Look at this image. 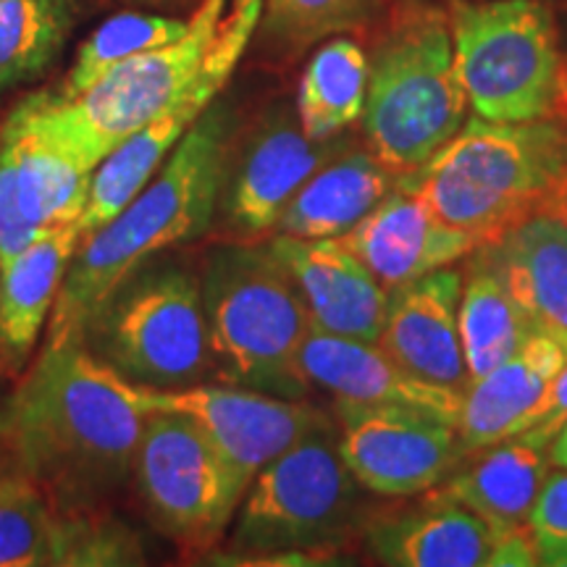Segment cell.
Here are the masks:
<instances>
[{"label":"cell","mask_w":567,"mask_h":567,"mask_svg":"<svg viewBox=\"0 0 567 567\" xmlns=\"http://www.w3.org/2000/svg\"><path fill=\"white\" fill-rule=\"evenodd\" d=\"M145 413L80 342L42 347L0 405V452L55 513L109 505L132 484Z\"/></svg>","instance_id":"cell-1"},{"label":"cell","mask_w":567,"mask_h":567,"mask_svg":"<svg viewBox=\"0 0 567 567\" xmlns=\"http://www.w3.org/2000/svg\"><path fill=\"white\" fill-rule=\"evenodd\" d=\"M234 130L231 109L216 97L153 179L116 216L80 239L48 321L45 347L76 342L95 302L142 260L213 229Z\"/></svg>","instance_id":"cell-2"},{"label":"cell","mask_w":567,"mask_h":567,"mask_svg":"<svg viewBox=\"0 0 567 567\" xmlns=\"http://www.w3.org/2000/svg\"><path fill=\"white\" fill-rule=\"evenodd\" d=\"M567 172V116L538 122L467 118L400 184L446 224L494 243L544 208Z\"/></svg>","instance_id":"cell-3"},{"label":"cell","mask_w":567,"mask_h":567,"mask_svg":"<svg viewBox=\"0 0 567 567\" xmlns=\"http://www.w3.org/2000/svg\"><path fill=\"white\" fill-rule=\"evenodd\" d=\"M213 379L284 400H308L300 371L310 323L292 276L268 243H224L200 268Z\"/></svg>","instance_id":"cell-4"},{"label":"cell","mask_w":567,"mask_h":567,"mask_svg":"<svg viewBox=\"0 0 567 567\" xmlns=\"http://www.w3.org/2000/svg\"><path fill=\"white\" fill-rule=\"evenodd\" d=\"M363 142L394 174L423 166L467 122L450 11L402 0L368 55Z\"/></svg>","instance_id":"cell-5"},{"label":"cell","mask_w":567,"mask_h":567,"mask_svg":"<svg viewBox=\"0 0 567 567\" xmlns=\"http://www.w3.org/2000/svg\"><path fill=\"white\" fill-rule=\"evenodd\" d=\"M76 342L132 386L172 392L208 384L200 271L179 255H151L95 302Z\"/></svg>","instance_id":"cell-6"},{"label":"cell","mask_w":567,"mask_h":567,"mask_svg":"<svg viewBox=\"0 0 567 567\" xmlns=\"http://www.w3.org/2000/svg\"><path fill=\"white\" fill-rule=\"evenodd\" d=\"M363 492L339 455L331 417L252 478L234 515L226 557L279 565L337 555L368 526Z\"/></svg>","instance_id":"cell-7"},{"label":"cell","mask_w":567,"mask_h":567,"mask_svg":"<svg viewBox=\"0 0 567 567\" xmlns=\"http://www.w3.org/2000/svg\"><path fill=\"white\" fill-rule=\"evenodd\" d=\"M452 42L473 116H567V51L547 0H452Z\"/></svg>","instance_id":"cell-8"},{"label":"cell","mask_w":567,"mask_h":567,"mask_svg":"<svg viewBox=\"0 0 567 567\" xmlns=\"http://www.w3.org/2000/svg\"><path fill=\"white\" fill-rule=\"evenodd\" d=\"M101 163L45 90L13 105L0 126V268L42 234L80 224Z\"/></svg>","instance_id":"cell-9"},{"label":"cell","mask_w":567,"mask_h":567,"mask_svg":"<svg viewBox=\"0 0 567 567\" xmlns=\"http://www.w3.org/2000/svg\"><path fill=\"white\" fill-rule=\"evenodd\" d=\"M132 484L147 520L184 551H213L229 530L245 492L193 417L151 410Z\"/></svg>","instance_id":"cell-10"},{"label":"cell","mask_w":567,"mask_h":567,"mask_svg":"<svg viewBox=\"0 0 567 567\" xmlns=\"http://www.w3.org/2000/svg\"><path fill=\"white\" fill-rule=\"evenodd\" d=\"M226 3L200 0L182 38L118 63L80 95L61 97L45 90L53 109L105 161L118 142L187 95L208 61Z\"/></svg>","instance_id":"cell-11"},{"label":"cell","mask_w":567,"mask_h":567,"mask_svg":"<svg viewBox=\"0 0 567 567\" xmlns=\"http://www.w3.org/2000/svg\"><path fill=\"white\" fill-rule=\"evenodd\" d=\"M352 142L350 132L329 140L308 137L295 105H268L250 126L234 130L213 226L229 243L271 237L297 189Z\"/></svg>","instance_id":"cell-12"},{"label":"cell","mask_w":567,"mask_h":567,"mask_svg":"<svg viewBox=\"0 0 567 567\" xmlns=\"http://www.w3.org/2000/svg\"><path fill=\"white\" fill-rule=\"evenodd\" d=\"M260 11H264V0H229V11L218 24L208 61L187 95L166 113H161L158 118H153L151 124L118 142L109 158L97 166L92 176L87 208L76 224L82 237L116 216L153 179L184 134L193 130L197 118L210 109L224 84L231 80L237 63L243 61L252 34L258 32Z\"/></svg>","instance_id":"cell-13"},{"label":"cell","mask_w":567,"mask_h":567,"mask_svg":"<svg viewBox=\"0 0 567 567\" xmlns=\"http://www.w3.org/2000/svg\"><path fill=\"white\" fill-rule=\"evenodd\" d=\"M126 389L142 413L172 410L193 417L243 492L271 460L334 417L310 405L308 400H284L231 384H197L172 392L132 384H126Z\"/></svg>","instance_id":"cell-14"},{"label":"cell","mask_w":567,"mask_h":567,"mask_svg":"<svg viewBox=\"0 0 567 567\" xmlns=\"http://www.w3.org/2000/svg\"><path fill=\"white\" fill-rule=\"evenodd\" d=\"M337 444L368 494L402 499L425 494L463 457L455 425L417 410L334 402Z\"/></svg>","instance_id":"cell-15"},{"label":"cell","mask_w":567,"mask_h":567,"mask_svg":"<svg viewBox=\"0 0 567 567\" xmlns=\"http://www.w3.org/2000/svg\"><path fill=\"white\" fill-rule=\"evenodd\" d=\"M300 371L310 389H321L334 402L417 410L457 429L463 394L417 379L379 342L310 329L300 350Z\"/></svg>","instance_id":"cell-16"},{"label":"cell","mask_w":567,"mask_h":567,"mask_svg":"<svg viewBox=\"0 0 567 567\" xmlns=\"http://www.w3.org/2000/svg\"><path fill=\"white\" fill-rule=\"evenodd\" d=\"M266 243L292 276L313 329L379 342L389 292L342 239H297L289 234H271Z\"/></svg>","instance_id":"cell-17"},{"label":"cell","mask_w":567,"mask_h":567,"mask_svg":"<svg viewBox=\"0 0 567 567\" xmlns=\"http://www.w3.org/2000/svg\"><path fill=\"white\" fill-rule=\"evenodd\" d=\"M463 268L446 266L389 295L379 344L405 371L465 394L471 386L460 337Z\"/></svg>","instance_id":"cell-18"},{"label":"cell","mask_w":567,"mask_h":567,"mask_svg":"<svg viewBox=\"0 0 567 567\" xmlns=\"http://www.w3.org/2000/svg\"><path fill=\"white\" fill-rule=\"evenodd\" d=\"M339 239L363 260L389 295L425 274L460 264L478 247L473 234L442 221L400 182Z\"/></svg>","instance_id":"cell-19"},{"label":"cell","mask_w":567,"mask_h":567,"mask_svg":"<svg viewBox=\"0 0 567 567\" xmlns=\"http://www.w3.org/2000/svg\"><path fill=\"white\" fill-rule=\"evenodd\" d=\"M373 559L389 567L492 565L494 528L431 488L421 505L373 517L363 530Z\"/></svg>","instance_id":"cell-20"},{"label":"cell","mask_w":567,"mask_h":567,"mask_svg":"<svg viewBox=\"0 0 567 567\" xmlns=\"http://www.w3.org/2000/svg\"><path fill=\"white\" fill-rule=\"evenodd\" d=\"M551 467L549 444L517 434L463 452L434 492L484 517L492 528L530 526Z\"/></svg>","instance_id":"cell-21"},{"label":"cell","mask_w":567,"mask_h":567,"mask_svg":"<svg viewBox=\"0 0 567 567\" xmlns=\"http://www.w3.org/2000/svg\"><path fill=\"white\" fill-rule=\"evenodd\" d=\"M565 365V347L544 331H534L505 363L473 381L457 417L463 452L515 436Z\"/></svg>","instance_id":"cell-22"},{"label":"cell","mask_w":567,"mask_h":567,"mask_svg":"<svg viewBox=\"0 0 567 567\" xmlns=\"http://www.w3.org/2000/svg\"><path fill=\"white\" fill-rule=\"evenodd\" d=\"M80 239L76 224L59 226L0 268V373L9 379L27 371Z\"/></svg>","instance_id":"cell-23"},{"label":"cell","mask_w":567,"mask_h":567,"mask_svg":"<svg viewBox=\"0 0 567 567\" xmlns=\"http://www.w3.org/2000/svg\"><path fill=\"white\" fill-rule=\"evenodd\" d=\"M481 247L534 329L567 350V224L538 210Z\"/></svg>","instance_id":"cell-24"},{"label":"cell","mask_w":567,"mask_h":567,"mask_svg":"<svg viewBox=\"0 0 567 567\" xmlns=\"http://www.w3.org/2000/svg\"><path fill=\"white\" fill-rule=\"evenodd\" d=\"M396 182L400 174L375 158L363 140H354L297 189L274 234L297 239L344 237L392 193Z\"/></svg>","instance_id":"cell-25"},{"label":"cell","mask_w":567,"mask_h":567,"mask_svg":"<svg viewBox=\"0 0 567 567\" xmlns=\"http://www.w3.org/2000/svg\"><path fill=\"white\" fill-rule=\"evenodd\" d=\"M463 264L460 337L473 384L520 350L536 329L502 281L484 247L478 245Z\"/></svg>","instance_id":"cell-26"},{"label":"cell","mask_w":567,"mask_h":567,"mask_svg":"<svg viewBox=\"0 0 567 567\" xmlns=\"http://www.w3.org/2000/svg\"><path fill=\"white\" fill-rule=\"evenodd\" d=\"M368 53L350 38H329L310 55L295 109L308 137L329 140L363 118L368 97Z\"/></svg>","instance_id":"cell-27"},{"label":"cell","mask_w":567,"mask_h":567,"mask_svg":"<svg viewBox=\"0 0 567 567\" xmlns=\"http://www.w3.org/2000/svg\"><path fill=\"white\" fill-rule=\"evenodd\" d=\"M76 19V0L0 3V90L34 80L55 61Z\"/></svg>","instance_id":"cell-28"},{"label":"cell","mask_w":567,"mask_h":567,"mask_svg":"<svg viewBox=\"0 0 567 567\" xmlns=\"http://www.w3.org/2000/svg\"><path fill=\"white\" fill-rule=\"evenodd\" d=\"M187 24L189 19L158 17V13H116V17L103 21L82 42L74 63H71V69L66 71V76H63V82L55 87V92L61 97L80 95V92L90 90L97 80H103L118 63L182 38L187 32Z\"/></svg>","instance_id":"cell-29"},{"label":"cell","mask_w":567,"mask_h":567,"mask_svg":"<svg viewBox=\"0 0 567 567\" xmlns=\"http://www.w3.org/2000/svg\"><path fill=\"white\" fill-rule=\"evenodd\" d=\"M55 509L24 473L0 471V567L53 563Z\"/></svg>","instance_id":"cell-30"},{"label":"cell","mask_w":567,"mask_h":567,"mask_svg":"<svg viewBox=\"0 0 567 567\" xmlns=\"http://www.w3.org/2000/svg\"><path fill=\"white\" fill-rule=\"evenodd\" d=\"M379 0H264L258 30L281 53H302L318 42L365 24Z\"/></svg>","instance_id":"cell-31"},{"label":"cell","mask_w":567,"mask_h":567,"mask_svg":"<svg viewBox=\"0 0 567 567\" xmlns=\"http://www.w3.org/2000/svg\"><path fill=\"white\" fill-rule=\"evenodd\" d=\"M147 559L137 530L109 509L55 513L53 563L61 567L142 565Z\"/></svg>","instance_id":"cell-32"},{"label":"cell","mask_w":567,"mask_h":567,"mask_svg":"<svg viewBox=\"0 0 567 567\" xmlns=\"http://www.w3.org/2000/svg\"><path fill=\"white\" fill-rule=\"evenodd\" d=\"M530 526L538 538L567 542V471L555 467L538 496Z\"/></svg>","instance_id":"cell-33"},{"label":"cell","mask_w":567,"mask_h":567,"mask_svg":"<svg viewBox=\"0 0 567 567\" xmlns=\"http://www.w3.org/2000/svg\"><path fill=\"white\" fill-rule=\"evenodd\" d=\"M567 423V365L555 375L547 394L542 396V402L534 408V413L526 417L523 429L517 434L536 439L542 444H551V439L557 436V431ZM515 434V436H517Z\"/></svg>","instance_id":"cell-34"},{"label":"cell","mask_w":567,"mask_h":567,"mask_svg":"<svg viewBox=\"0 0 567 567\" xmlns=\"http://www.w3.org/2000/svg\"><path fill=\"white\" fill-rule=\"evenodd\" d=\"M544 213H551V216H557L559 221L567 224V172L563 179L557 182V187L551 189V195L547 197V203H544Z\"/></svg>","instance_id":"cell-35"},{"label":"cell","mask_w":567,"mask_h":567,"mask_svg":"<svg viewBox=\"0 0 567 567\" xmlns=\"http://www.w3.org/2000/svg\"><path fill=\"white\" fill-rule=\"evenodd\" d=\"M549 457H551V465L563 467V471H567V423L563 425V429L557 431V436L551 439V444H549Z\"/></svg>","instance_id":"cell-36"},{"label":"cell","mask_w":567,"mask_h":567,"mask_svg":"<svg viewBox=\"0 0 567 567\" xmlns=\"http://www.w3.org/2000/svg\"><path fill=\"white\" fill-rule=\"evenodd\" d=\"M557 21H559V32H563V42H565V51H567V0H565L563 17H557Z\"/></svg>","instance_id":"cell-37"},{"label":"cell","mask_w":567,"mask_h":567,"mask_svg":"<svg viewBox=\"0 0 567 567\" xmlns=\"http://www.w3.org/2000/svg\"><path fill=\"white\" fill-rule=\"evenodd\" d=\"M0 3H3V0H0Z\"/></svg>","instance_id":"cell-38"}]
</instances>
